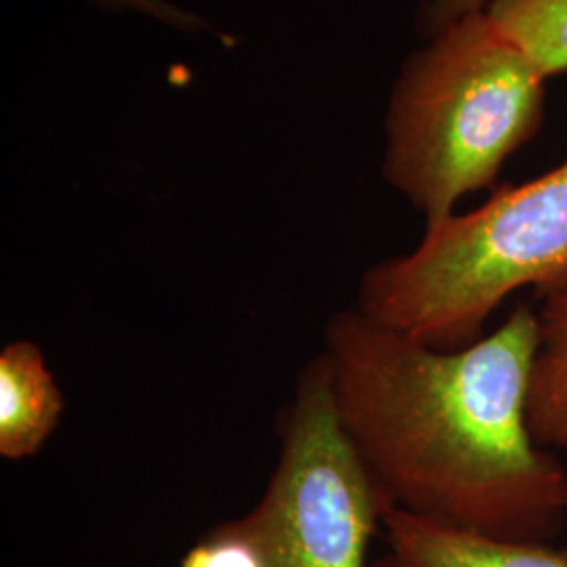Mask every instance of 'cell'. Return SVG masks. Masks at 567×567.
<instances>
[{"instance_id": "1", "label": "cell", "mask_w": 567, "mask_h": 567, "mask_svg": "<svg viewBox=\"0 0 567 567\" xmlns=\"http://www.w3.org/2000/svg\"><path fill=\"white\" fill-rule=\"evenodd\" d=\"M538 311L461 349H435L358 309L326 324L324 358L344 431L395 508L515 540H553L567 468L527 416Z\"/></svg>"}, {"instance_id": "2", "label": "cell", "mask_w": 567, "mask_h": 567, "mask_svg": "<svg viewBox=\"0 0 567 567\" xmlns=\"http://www.w3.org/2000/svg\"><path fill=\"white\" fill-rule=\"evenodd\" d=\"M547 76L487 11L450 21L410 53L386 110L385 182L426 225L489 189L545 121Z\"/></svg>"}, {"instance_id": "3", "label": "cell", "mask_w": 567, "mask_h": 567, "mask_svg": "<svg viewBox=\"0 0 567 567\" xmlns=\"http://www.w3.org/2000/svg\"><path fill=\"white\" fill-rule=\"evenodd\" d=\"M567 280V161L492 189L486 203L426 225L419 246L370 267L358 311L435 349L484 337L487 320L524 288Z\"/></svg>"}, {"instance_id": "4", "label": "cell", "mask_w": 567, "mask_h": 567, "mask_svg": "<svg viewBox=\"0 0 567 567\" xmlns=\"http://www.w3.org/2000/svg\"><path fill=\"white\" fill-rule=\"evenodd\" d=\"M280 440L278 465L250 508L276 567H372V540L395 505L344 431L324 353L299 374Z\"/></svg>"}, {"instance_id": "5", "label": "cell", "mask_w": 567, "mask_h": 567, "mask_svg": "<svg viewBox=\"0 0 567 567\" xmlns=\"http://www.w3.org/2000/svg\"><path fill=\"white\" fill-rule=\"evenodd\" d=\"M385 553L372 567H567V547L515 540L437 524L391 508L383 524Z\"/></svg>"}, {"instance_id": "6", "label": "cell", "mask_w": 567, "mask_h": 567, "mask_svg": "<svg viewBox=\"0 0 567 567\" xmlns=\"http://www.w3.org/2000/svg\"><path fill=\"white\" fill-rule=\"evenodd\" d=\"M63 393L41 347L13 341L0 351V456L23 461L41 452L63 414Z\"/></svg>"}, {"instance_id": "7", "label": "cell", "mask_w": 567, "mask_h": 567, "mask_svg": "<svg viewBox=\"0 0 567 567\" xmlns=\"http://www.w3.org/2000/svg\"><path fill=\"white\" fill-rule=\"evenodd\" d=\"M538 297L540 337L529 381V429L540 446L567 452V280Z\"/></svg>"}, {"instance_id": "8", "label": "cell", "mask_w": 567, "mask_h": 567, "mask_svg": "<svg viewBox=\"0 0 567 567\" xmlns=\"http://www.w3.org/2000/svg\"><path fill=\"white\" fill-rule=\"evenodd\" d=\"M486 11L547 79L567 72V0H489Z\"/></svg>"}, {"instance_id": "9", "label": "cell", "mask_w": 567, "mask_h": 567, "mask_svg": "<svg viewBox=\"0 0 567 567\" xmlns=\"http://www.w3.org/2000/svg\"><path fill=\"white\" fill-rule=\"evenodd\" d=\"M179 567H276L255 513L208 529L185 550Z\"/></svg>"}, {"instance_id": "10", "label": "cell", "mask_w": 567, "mask_h": 567, "mask_svg": "<svg viewBox=\"0 0 567 567\" xmlns=\"http://www.w3.org/2000/svg\"><path fill=\"white\" fill-rule=\"evenodd\" d=\"M105 11L114 13H135L147 20L158 21L168 28H175L185 34H203L213 32V25L204 20L203 16L183 9L171 0H93Z\"/></svg>"}, {"instance_id": "11", "label": "cell", "mask_w": 567, "mask_h": 567, "mask_svg": "<svg viewBox=\"0 0 567 567\" xmlns=\"http://www.w3.org/2000/svg\"><path fill=\"white\" fill-rule=\"evenodd\" d=\"M489 0H429L421 16L426 37L442 30L450 21L465 18L468 13L486 11Z\"/></svg>"}]
</instances>
